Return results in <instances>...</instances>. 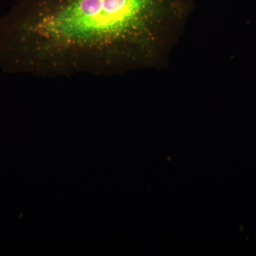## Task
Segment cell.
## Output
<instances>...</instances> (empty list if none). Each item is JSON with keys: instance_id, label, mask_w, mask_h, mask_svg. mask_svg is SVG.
I'll return each instance as SVG.
<instances>
[{"instance_id": "1", "label": "cell", "mask_w": 256, "mask_h": 256, "mask_svg": "<svg viewBox=\"0 0 256 256\" xmlns=\"http://www.w3.org/2000/svg\"><path fill=\"white\" fill-rule=\"evenodd\" d=\"M168 2L21 0L0 18V68L52 78L136 63Z\"/></svg>"}]
</instances>
